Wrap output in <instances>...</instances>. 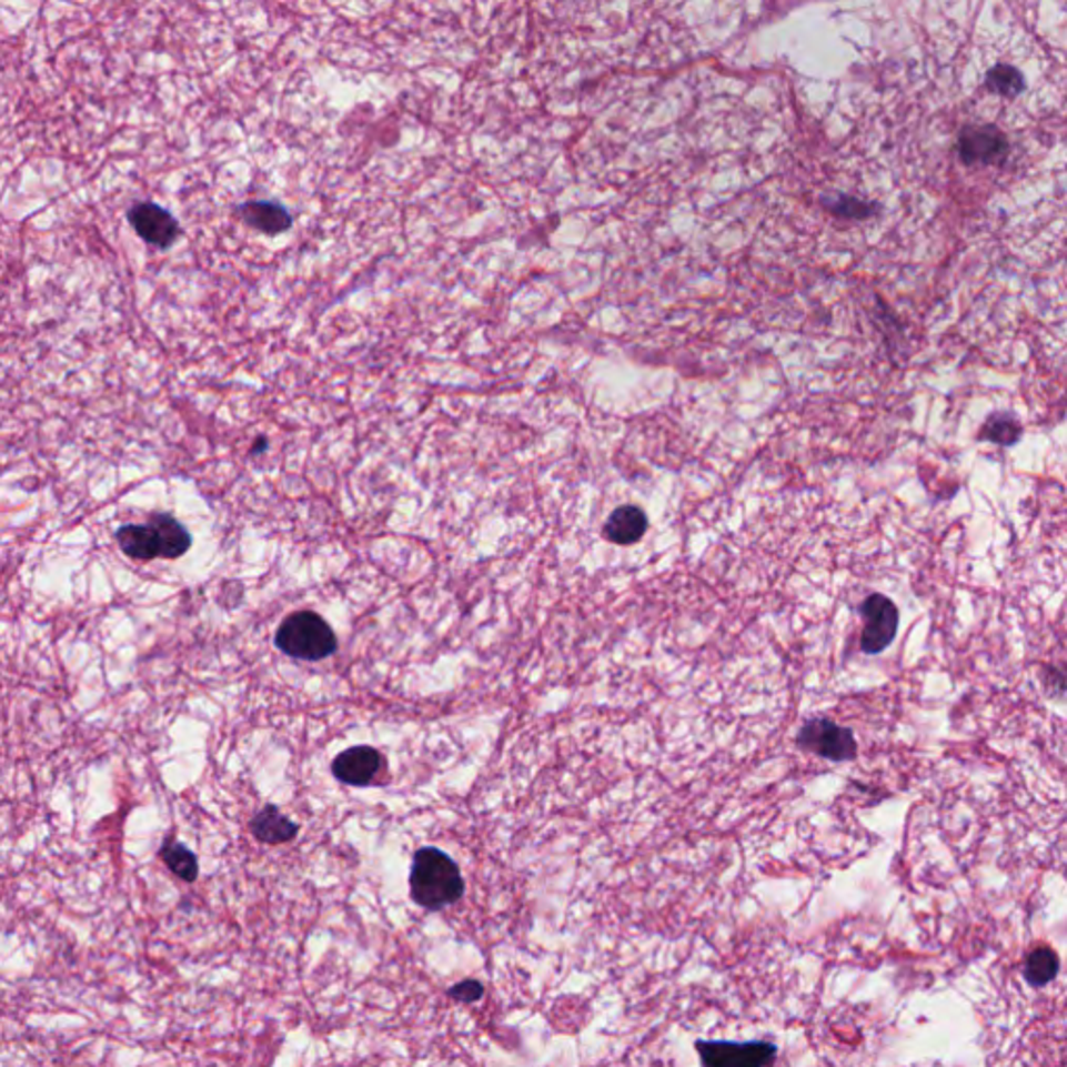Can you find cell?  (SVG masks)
I'll return each instance as SVG.
<instances>
[{
    "label": "cell",
    "instance_id": "cell-1",
    "mask_svg": "<svg viewBox=\"0 0 1067 1067\" xmlns=\"http://www.w3.org/2000/svg\"><path fill=\"white\" fill-rule=\"evenodd\" d=\"M411 898L430 912H439L463 897L465 884L457 864L439 848L425 847L415 853L411 865Z\"/></svg>",
    "mask_w": 1067,
    "mask_h": 1067
},
{
    "label": "cell",
    "instance_id": "cell-2",
    "mask_svg": "<svg viewBox=\"0 0 1067 1067\" xmlns=\"http://www.w3.org/2000/svg\"><path fill=\"white\" fill-rule=\"evenodd\" d=\"M275 644L294 660L320 661L336 651V636L318 613L299 611L284 620Z\"/></svg>",
    "mask_w": 1067,
    "mask_h": 1067
},
{
    "label": "cell",
    "instance_id": "cell-3",
    "mask_svg": "<svg viewBox=\"0 0 1067 1067\" xmlns=\"http://www.w3.org/2000/svg\"><path fill=\"white\" fill-rule=\"evenodd\" d=\"M701 1067H772L778 1047L769 1040H696Z\"/></svg>",
    "mask_w": 1067,
    "mask_h": 1067
},
{
    "label": "cell",
    "instance_id": "cell-4",
    "mask_svg": "<svg viewBox=\"0 0 1067 1067\" xmlns=\"http://www.w3.org/2000/svg\"><path fill=\"white\" fill-rule=\"evenodd\" d=\"M798 746L831 762H848L857 755V741L850 728L838 726L826 717L812 719L801 728Z\"/></svg>",
    "mask_w": 1067,
    "mask_h": 1067
},
{
    "label": "cell",
    "instance_id": "cell-5",
    "mask_svg": "<svg viewBox=\"0 0 1067 1067\" xmlns=\"http://www.w3.org/2000/svg\"><path fill=\"white\" fill-rule=\"evenodd\" d=\"M859 611L864 617L862 651L867 655H878L897 636V605L884 594H869Z\"/></svg>",
    "mask_w": 1067,
    "mask_h": 1067
},
{
    "label": "cell",
    "instance_id": "cell-6",
    "mask_svg": "<svg viewBox=\"0 0 1067 1067\" xmlns=\"http://www.w3.org/2000/svg\"><path fill=\"white\" fill-rule=\"evenodd\" d=\"M959 159L966 165H999L1009 154V140L997 125H967L957 142Z\"/></svg>",
    "mask_w": 1067,
    "mask_h": 1067
},
{
    "label": "cell",
    "instance_id": "cell-7",
    "mask_svg": "<svg viewBox=\"0 0 1067 1067\" xmlns=\"http://www.w3.org/2000/svg\"><path fill=\"white\" fill-rule=\"evenodd\" d=\"M128 220L132 228L137 230L138 236L144 242L153 244L157 249H170L171 244L180 238V223L165 211L163 207L154 203H138L128 211Z\"/></svg>",
    "mask_w": 1067,
    "mask_h": 1067
},
{
    "label": "cell",
    "instance_id": "cell-8",
    "mask_svg": "<svg viewBox=\"0 0 1067 1067\" xmlns=\"http://www.w3.org/2000/svg\"><path fill=\"white\" fill-rule=\"evenodd\" d=\"M380 767H382V755L372 746H353L340 753L332 765L334 776L342 779L344 784H353V786L370 784L380 772Z\"/></svg>",
    "mask_w": 1067,
    "mask_h": 1067
},
{
    "label": "cell",
    "instance_id": "cell-9",
    "mask_svg": "<svg viewBox=\"0 0 1067 1067\" xmlns=\"http://www.w3.org/2000/svg\"><path fill=\"white\" fill-rule=\"evenodd\" d=\"M149 524L153 525L163 560H180L182 555H187L192 544L187 525L178 522L170 513H153L149 517Z\"/></svg>",
    "mask_w": 1067,
    "mask_h": 1067
},
{
    "label": "cell",
    "instance_id": "cell-10",
    "mask_svg": "<svg viewBox=\"0 0 1067 1067\" xmlns=\"http://www.w3.org/2000/svg\"><path fill=\"white\" fill-rule=\"evenodd\" d=\"M240 218L263 234H280L292 225L289 211L280 203L270 201H249L238 209Z\"/></svg>",
    "mask_w": 1067,
    "mask_h": 1067
},
{
    "label": "cell",
    "instance_id": "cell-11",
    "mask_svg": "<svg viewBox=\"0 0 1067 1067\" xmlns=\"http://www.w3.org/2000/svg\"><path fill=\"white\" fill-rule=\"evenodd\" d=\"M115 541L123 555L130 560L153 561L161 557L159 541L154 534L153 525L149 524H125L115 532Z\"/></svg>",
    "mask_w": 1067,
    "mask_h": 1067
},
{
    "label": "cell",
    "instance_id": "cell-12",
    "mask_svg": "<svg viewBox=\"0 0 1067 1067\" xmlns=\"http://www.w3.org/2000/svg\"><path fill=\"white\" fill-rule=\"evenodd\" d=\"M648 527L643 509L624 505L615 509L605 524V538L615 544L638 543Z\"/></svg>",
    "mask_w": 1067,
    "mask_h": 1067
},
{
    "label": "cell",
    "instance_id": "cell-13",
    "mask_svg": "<svg viewBox=\"0 0 1067 1067\" xmlns=\"http://www.w3.org/2000/svg\"><path fill=\"white\" fill-rule=\"evenodd\" d=\"M251 832L254 834V838H259L261 843H268V845H280V843H289L294 836H296V824H292L289 817L284 814H280L278 807H265L263 812L254 815L253 822H251Z\"/></svg>",
    "mask_w": 1067,
    "mask_h": 1067
},
{
    "label": "cell",
    "instance_id": "cell-14",
    "mask_svg": "<svg viewBox=\"0 0 1067 1067\" xmlns=\"http://www.w3.org/2000/svg\"><path fill=\"white\" fill-rule=\"evenodd\" d=\"M1059 974V955L1053 949L1040 947L1033 950L1024 964V978L1030 986H1047Z\"/></svg>",
    "mask_w": 1067,
    "mask_h": 1067
},
{
    "label": "cell",
    "instance_id": "cell-15",
    "mask_svg": "<svg viewBox=\"0 0 1067 1067\" xmlns=\"http://www.w3.org/2000/svg\"><path fill=\"white\" fill-rule=\"evenodd\" d=\"M161 859L168 864V867L178 878L187 882L197 880L199 862H197L194 853L184 845H180L175 840H165V845L161 847Z\"/></svg>",
    "mask_w": 1067,
    "mask_h": 1067
},
{
    "label": "cell",
    "instance_id": "cell-16",
    "mask_svg": "<svg viewBox=\"0 0 1067 1067\" xmlns=\"http://www.w3.org/2000/svg\"><path fill=\"white\" fill-rule=\"evenodd\" d=\"M986 85H988V90L997 92L1000 97L1014 99L1024 90V76H1021L1019 69L1011 68V66H997V68L988 71Z\"/></svg>",
    "mask_w": 1067,
    "mask_h": 1067
},
{
    "label": "cell",
    "instance_id": "cell-17",
    "mask_svg": "<svg viewBox=\"0 0 1067 1067\" xmlns=\"http://www.w3.org/2000/svg\"><path fill=\"white\" fill-rule=\"evenodd\" d=\"M1021 434V427L1009 415H993L983 427V439L997 444H1014Z\"/></svg>",
    "mask_w": 1067,
    "mask_h": 1067
},
{
    "label": "cell",
    "instance_id": "cell-18",
    "mask_svg": "<svg viewBox=\"0 0 1067 1067\" xmlns=\"http://www.w3.org/2000/svg\"><path fill=\"white\" fill-rule=\"evenodd\" d=\"M451 997L455 999L463 1000V1003H474V1000L480 999L484 995V988L482 984L474 983V980H465V983L457 984L455 988L449 990Z\"/></svg>",
    "mask_w": 1067,
    "mask_h": 1067
}]
</instances>
